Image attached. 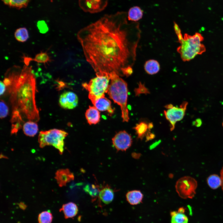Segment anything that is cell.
I'll return each mask as SVG.
<instances>
[{
  "mask_svg": "<svg viewBox=\"0 0 223 223\" xmlns=\"http://www.w3.org/2000/svg\"><path fill=\"white\" fill-rule=\"evenodd\" d=\"M92 104L100 111H107L112 115L114 110L111 105V101L105 97L96 98L91 101Z\"/></svg>",
  "mask_w": 223,
  "mask_h": 223,
  "instance_id": "cell-12",
  "label": "cell"
},
{
  "mask_svg": "<svg viewBox=\"0 0 223 223\" xmlns=\"http://www.w3.org/2000/svg\"><path fill=\"white\" fill-rule=\"evenodd\" d=\"M222 126H223V122H222Z\"/></svg>",
  "mask_w": 223,
  "mask_h": 223,
  "instance_id": "cell-35",
  "label": "cell"
},
{
  "mask_svg": "<svg viewBox=\"0 0 223 223\" xmlns=\"http://www.w3.org/2000/svg\"><path fill=\"white\" fill-rule=\"evenodd\" d=\"M78 99L77 95L71 91L63 92L60 96L59 103L63 108L72 109L76 107L78 103Z\"/></svg>",
  "mask_w": 223,
  "mask_h": 223,
  "instance_id": "cell-11",
  "label": "cell"
},
{
  "mask_svg": "<svg viewBox=\"0 0 223 223\" xmlns=\"http://www.w3.org/2000/svg\"><path fill=\"white\" fill-rule=\"evenodd\" d=\"M110 82L107 93L110 98L120 107L123 121L128 122L129 117L127 107V84L126 81L116 73L110 74Z\"/></svg>",
  "mask_w": 223,
  "mask_h": 223,
  "instance_id": "cell-4",
  "label": "cell"
},
{
  "mask_svg": "<svg viewBox=\"0 0 223 223\" xmlns=\"http://www.w3.org/2000/svg\"><path fill=\"white\" fill-rule=\"evenodd\" d=\"M153 127L152 124H148L146 122L141 121L137 124L134 127L138 136V137L142 139L146 135L149 129H151Z\"/></svg>",
  "mask_w": 223,
  "mask_h": 223,
  "instance_id": "cell-20",
  "label": "cell"
},
{
  "mask_svg": "<svg viewBox=\"0 0 223 223\" xmlns=\"http://www.w3.org/2000/svg\"><path fill=\"white\" fill-rule=\"evenodd\" d=\"M207 182L208 186L214 190L221 186L222 185L221 177L215 174L209 176L207 178Z\"/></svg>",
  "mask_w": 223,
  "mask_h": 223,
  "instance_id": "cell-24",
  "label": "cell"
},
{
  "mask_svg": "<svg viewBox=\"0 0 223 223\" xmlns=\"http://www.w3.org/2000/svg\"><path fill=\"white\" fill-rule=\"evenodd\" d=\"M197 186V182L194 178L189 176H185L177 181L175 188L178 195L181 198L191 199L196 194Z\"/></svg>",
  "mask_w": 223,
  "mask_h": 223,
  "instance_id": "cell-7",
  "label": "cell"
},
{
  "mask_svg": "<svg viewBox=\"0 0 223 223\" xmlns=\"http://www.w3.org/2000/svg\"><path fill=\"white\" fill-rule=\"evenodd\" d=\"M188 103L183 102L179 107L172 104L166 105L164 111V115L169 123L171 131L173 130L177 122L182 120L185 116Z\"/></svg>",
  "mask_w": 223,
  "mask_h": 223,
  "instance_id": "cell-8",
  "label": "cell"
},
{
  "mask_svg": "<svg viewBox=\"0 0 223 223\" xmlns=\"http://www.w3.org/2000/svg\"><path fill=\"white\" fill-rule=\"evenodd\" d=\"M53 219L52 214L48 211H44L39 214L38 217L39 223H51Z\"/></svg>",
  "mask_w": 223,
  "mask_h": 223,
  "instance_id": "cell-28",
  "label": "cell"
},
{
  "mask_svg": "<svg viewBox=\"0 0 223 223\" xmlns=\"http://www.w3.org/2000/svg\"><path fill=\"white\" fill-rule=\"evenodd\" d=\"M68 135L64 131L55 129L41 131L38 138L40 147L43 148L46 146H52L62 154L64 150V140Z\"/></svg>",
  "mask_w": 223,
  "mask_h": 223,
  "instance_id": "cell-6",
  "label": "cell"
},
{
  "mask_svg": "<svg viewBox=\"0 0 223 223\" xmlns=\"http://www.w3.org/2000/svg\"><path fill=\"white\" fill-rule=\"evenodd\" d=\"M108 0H79L80 7L85 12L96 13L103 10L107 7Z\"/></svg>",
  "mask_w": 223,
  "mask_h": 223,
  "instance_id": "cell-9",
  "label": "cell"
},
{
  "mask_svg": "<svg viewBox=\"0 0 223 223\" xmlns=\"http://www.w3.org/2000/svg\"><path fill=\"white\" fill-rule=\"evenodd\" d=\"M4 3L10 7L20 9L26 7L30 0H2Z\"/></svg>",
  "mask_w": 223,
  "mask_h": 223,
  "instance_id": "cell-25",
  "label": "cell"
},
{
  "mask_svg": "<svg viewBox=\"0 0 223 223\" xmlns=\"http://www.w3.org/2000/svg\"><path fill=\"white\" fill-rule=\"evenodd\" d=\"M0 118L1 119L6 117L8 114L9 109L8 106L3 100H1Z\"/></svg>",
  "mask_w": 223,
  "mask_h": 223,
  "instance_id": "cell-30",
  "label": "cell"
},
{
  "mask_svg": "<svg viewBox=\"0 0 223 223\" xmlns=\"http://www.w3.org/2000/svg\"><path fill=\"white\" fill-rule=\"evenodd\" d=\"M85 192L92 198H95L99 194L100 190L98 186L94 184H88L83 188Z\"/></svg>",
  "mask_w": 223,
  "mask_h": 223,
  "instance_id": "cell-27",
  "label": "cell"
},
{
  "mask_svg": "<svg viewBox=\"0 0 223 223\" xmlns=\"http://www.w3.org/2000/svg\"><path fill=\"white\" fill-rule=\"evenodd\" d=\"M23 130L24 133L26 135L33 137L38 132V126L36 122L31 121H28L24 125Z\"/></svg>",
  "mask_w": 223,
  "mask_h": 223,
  "instance_id": "cell-23",
  "label": "cell"
},
{
  "mask_svg": "<svg viewBox=\"0 0 223 223\" xmlns=\"http://www.w3.org/2000/svg\"><path fill=\"white\" fill-rule=\"evenodd\" d=\"M185 211L183 207L179 208L177 211H171V223H188V218L185 214Z\"/></svg>",
  "mask_w": 223,
  "mask_h": 223,
  "instance_id": "cell-17",
  "label": "cell"
},
{
  "mask_svg": "<svg viewBox=\"0 0 223 223\" xmlns=\"http://www.w3.org/2000/svg\"><path fill=\"white\" fill-rule=\"evenodd\" d=\"M98 195L100 200L106 204L112 202L114 198V191L108 186H105L100 190Z\"/></svg>",
  "mask_w": 223,
  "mask_h": 223,
  "instance_id": "cell-18",
  "label": "cell"
},
{
  "mask_svg": "<svg viewBox=\"0 0 223 223\" xmlns=\"http://www.w3.org/2000/svg\"><path fill=\"white\" fill-rule=\"evenodd\" d=\"M127 201L131 205H136L142 202L143 195L139 190H134L128 191L126 194Z\"/></svg>",
  "mask_w": 223,
  "mask_h": 223,
  "instance_id": "cell-19",
  "label": "cell"
},
{
  "mask_svg": "<svg viewBox=\"0 0 223 223\" xmlns=\"http://www.w3.org/2000/svg\"><path fill=\"white\" fill-rule=\"evenodd\" d=\"M127 17L125 12L106 15L77 33L86 60L96 73H132L141 31Z\"/></svg>",
  "mask_w": 223,
  "mask_h": 223,
  "instance_id": "cell-1",
  "label": "cell"
},
{
  "mask_svg": "<svg viewBox=\"0 0 223 223\" xmlns=\"http://www.w3.org/2000/svg\"><path fill=\"white\" fill-rule=\"evenodd\" d=\"M6 86L3 81H0V95L3 94L5 92L6 89Z\"/></svg>",
  "mask_w": 223,
  "mask_h": 223,
  "instance_id": "cell-32",
  "label": "cell"
},
{
  "mask_svg": "<svg viewBox=\"0 0 223 223\" xmlns=\"http://www.w3.org/2000/svg\"><path fill=\"white\" fill-rule=\"evenodd\" d=\"M143 11L138 6H134L129 10L127 18L128 20L133 22H136L142 17Z\"/></svg>",
  "mask_w": 223,
  "mask_h": 223,
  "instance_id": "cell-21",
  "label": "cell"
},
{
  "mask_svg": "<svg viewBox=\"0 0 223 223\" xmlns=\"http://www.w3.org/2000/svg\"><path fill=\"white\" fill-rule=\"evenodd\" d=\"M5 76L10 80L7 87L18 94L16 100L18 105L14 113L19 114L18 110H20L28 118L37 120L38 113L34 98L36 81L32 67L25 65L21 69L14 66L7 70Z\"/></svg>",
  "mask_w": 223,
  "mask_h": 223,
  "instance_id": "cell-2",
  "label": "cell"
},
{
  "mask_svg": "<svg viewBox=\"0 0 223 223\" xmlns=\"http://www.w3.org/2000/svg\"><path fill=\"white\" fill-rule=\"evenodd\" d=\"M55 178L60 187L65 186L68 183L73 180L74 176L68 169H62L57 170L55 173Z\"/></svg>",
  "mask_w": 223,
  "mask_h": 223,
  "instance_id": "cell-13",
  "label": "cell"
},
{
  "mask_svg": "<svg viewBox=\"0 0 223 223\" xmlns=\"http://www.w3.org/2000/svg\"><path fill=\"white\" fill-rule=\"evenodd\" d=\"M220 177L222 180L221 188L223 191V166L220 172Z\"/></svg>",
  "mask_w": 223,
  "mask_h": 223,
  "instance_id": "cell-33",
  "label": "cell"
},
{
  "mask_svg": "<svg viewBox=\"0 0 223 223\" xmlns=\"http://www.w3.org/2000/svg\"><path fill=\"white\" fill-rule=\"evenodd\" d=\"M14 36L17 41L22 42H26L29 37L28 30L25 27L17 29L15 32Z\"/></svg>",
  "mask_w": 223,
  "mask_h": 223,
  "instance_id": "cell-26",
  "label": "cell"
},
{
  "mask_svg": "<svg viewBox=\"0 0 223 223\" xmlns=\"http://www.w3.org/2000/svg\"><path fill=\"white\" fill-rule=\"evenodd\" d=\"M19 206L22 209H25L26 207L25 204L23 203H20L19 204Z\"/></svg>",
  "mask_w": 223,
  "mask_h": 223,
  "instance_id": "cell-34",
  "label": "cell"
},
{
  "mask_svg": "<svg viewBox=\"0 0 223 223\" xmlns=\"http://www.w3.org/2000/svg\"><path fill=\"white\" fill-rule=\"evenodd\" d=\"M134 91L136 96L142 94H147L149 93V90L141 82L138 83V87L135 89Z\"/></svg>",
  "mask_w": 223,
  "mask_h": 223,
  "instance_id": "cell-29",
  "label": "cell"
},
{
  "mask_svg": "<svg viewBox=\"0 0 223 223\" xmlns=\"http://www.w3.org/2000/svg\"><path fill=\"white\" fill-rule=\"evenodd\" d=\"M85 117L89 125H95L100 121V113L94 106H89L85 113Z\"/></svg>",
  "mask_w": 223,
  "mask_h": 223,
  "instance_id": "cell-14",
  "label": "cell"
},
{
  "mask_svg": "<svg viewBox=\"0 0 223 223\" xmlns=\"http://www.w3.org/2000/svg\"><path fill=\"white\" fill-rule=\"evenodd\" d=\"M112 143L117 151H125L131 146L130 135L123 130L117 133L112 139Z\"/></svg>",
  "mask_w": 223,
  "mask_h": 223,
  "instance_id": "cell-10",
  "label": "cell"
},
{
  "mask_svg": "<svg viewBox=\"0 0 223 223\" xmlns=\"http://www.w3.org/2000/svg\"><path fill=\"white\" fill-rule=\"evenodd\" d=\"M144 69L147 74L154 75L156 74L159 71L160 66L159 63L157 60L155 59H150L145 63Z\"/></svg>",
  "mask_w": 223,
  "mask_h": 223,
  "instance_id": "cell-22",
  "label": "cell"
},
{
  "mask_svg": "<svg viewBox=\"0 0 223 223\" xmlns=\"http://www.w3.org/2000/svg\"><path fill=\"white\" fill-rule=\"evenodd\" d=\"M96 77L91 79L89 82L82 84V87L88 91V97L91 101L105 97L110 81L109 74L105 73H96Z\"/></svg>",
  "mask_w": 223,
  "mask_h": 223,
  "instance_id": "cell-5",
  "label": "cell"
},
{
  "mask_svg": "<svg viewBox=\"0 0 223 223\" xmlns=\"http://www.w3.org/2000/svg\"><path fill=\"white\" fill-rule=\"evenodd\" d=\"M174 28L180 44L177 51L183 61H190L205 51V47L202 43L203 37L200 34L196 33L192 36L185 34L183 37L181 29L175 22Z\"/></svg>",
  "mask_w": 223,
  "mask_h": 223,
  "instance_id": "cell-3",
  "label": "cell"
},
{
  "mask_svg": "<svg viewBox=\"0 0 223 223\" xmlns=\"http://www.w3.org/2000/svg\"><path fill=\"white\" fill-rule=\"evenodd\" d=\"M24 62L25 65L28 66L31 61H34L38 63H43L45 65L48 62L51 61L50 57L47 52H41L37 54L35 58H32L29 57L24 56L23 57Z\"/></svg>",
  "mask_w": 223,
  "mask_h": 223,
  "instance_id": "cell-16",
  "label": "cell"
},
{
  "mask_svg": "<svg viewBox=\"0 0 223 223\" xmlns=\"http://www.w3.org/2000/svg\"><path fill=\"white\" fill-rule=\"evenodd\" d=\"M62 211L66 219L72 218L77 214L78 209L77 205L74 203L70 202L64 204L59 209Z\"/></svg>",
  "mask_w": 223,
  "mask_h": 223,
  "instance_id": "cell-15",
  "label": "cell"
},
{
  "mask_svg": "<svg viewBox=\"0 0 223 223\" xmlns=\"http://www.w3.org/2000/svg\"><path fill=\"white\" fill-rule=\"evenodd\" d=\"M37 27L40 33H45L48 30V28L47 24L44 20H40L38 21L37 24Z\"/></svg>",
  "mask_w": 223,
  "mask_h": 223,
  "instance_id": "cell-31",
  "label": "cell"
}]
</instances>
